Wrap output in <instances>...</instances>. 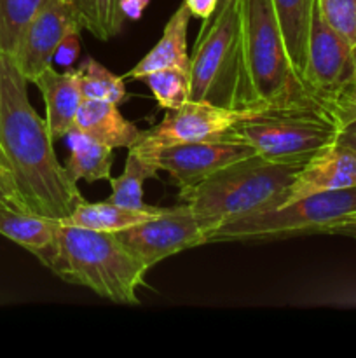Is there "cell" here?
<instances>
[{"label":"cell","mask_w":356,"mask_h":358,"mask_svg":"<svg viewBox=\"0 0 356 358\" xmlns=\"http://www.w3.org/2000/svg\"><path fill=\"white\" fill-rule=\"evenodd\" d=\"M27 84L13 56L0 52V149L21 208L63 220L84 198L58 163L54 138L45 119L31 107Z\"/></svg>","instance_id":"cell-1"},{"label":"cell","mask_w":356,"mask_h":358,"mask_svg":"<svg viewBox=\"0 0 356 358\" xmlns=\"http://www.w3.org/2000/svg\"><path fill=\"white\" fill-rule=\"evenodd\" d=\"M302 166L297 163H274L255 154L222 168L192 187L180 189L178 199L198 219L208 236L212 231L232 220L281 205L286 189Z\"/></svg>","instance_id":"cell-2"},{"label":"cell","mask_w":356,"mask_h":358,"mask_svg":"<svg viewBox=\"0 0 356 358\" xmlns=\"http://www.w3.org/2000/svg\"><path fill=\"white\" fill-rule=\"evenodd\" d=\"M192 101L237 112L260 110L248 70L243 0H232L215 20L202 23L188 66Z\"/></svg>","instance_id":"cell-3"},{"label":"cell","mask_w":356,"mask_h":358,"mask_svg":"<svg viewBox=\"0 0 356 358\" xmlns=\"http://www.w3.org/2000/svg\"><path fill=\"white\" fill-rule=\"evenodd\" d=\"M59 268L54 273L65 282L86 287L117 304H138L136 290L149 271L115 233L59 224Z\"/></svg>","instance_id":"cell-4"},{"label":"cell","mask_w":356,"mask_h":358,"mask_svg":"<svg viewBox=\"0 0 356 358\" xmlns=\"http://www.w3.org/2000/svg\"><path fill=\"white\" fill-rule=\"evenodd\" d=\"M248 70L262 108H316L330 114L293 69L272 0H243Z\"/></svg>","instance_id":"cell-5"},{"label":"cell","mask_w":356,"mask_h":358,"mask_svg":"<svg viewBox=\"0 0 356 358\" xmlns=\"http://www.w3.org/2000/svg\"><path fill=\"white\" fill-rule=\"evenodd\" d=\"M353 217H356V187L318 192L220 226L206 236L205 245L225 241L260 243L306 234H332L335 227L349 222Z\"/></svg>","instance_id":"cell-6"},{"label":"cell","mask_w":356,"mask_h":358,"mask_svg":"<svg viewBox=\"0 0 356 358\" xmlns=\"http://www.w3.org/2000/svg\"><path fill=\"white\" fill-rule=\"evenodd\" d=\"M341 128L334 115L316 108H260L244 114L227 135L267 161L306 164L337 143Z\"/></svg>","instance_id":"cell-7"},{"label":"cell","mask_w":356,"mask_h":358,"mask_svg":"<svg viewBox=\"0 0 356 358\" xmlns=\"http://www.w3.org/2000/svg\"><path fill=\"white\" fill-rule=\"evenodd\" d=\"M244 114L248 112L230 110V108L216 107L208 101L191 100L177 110H168L163 121L143 131L142 138L128 150L157 168V157L164 149L222 136Z\"/></svg>","instance_id":"cell-8"},{"label":"cell","mask_w":356,"mask_h":358,"mask_svg":"<svg viewBox=\"0 0 356 358\" xmlns=\"http://www.w3.org/2000/svg\"><path fill=\"white\" fill-rule=\"evenodd\" d=\"M355 69V48L332 30L314 3L304 83L335 117V103Z\"/></svg>","instance_id":"cell-9"},{"label":"cell","mask_w":356,"mask_h":358,"mask_svg":"<svg viewBox=\"0 0 356 358\" xmlns=\"http://www.w3.org/2000/svg\"><path fill=\"white\" fill-rule=\"evenodd\" d=\"M115 236L150 269L178 252L205 245L206 234L198 219L181 203L166 208L152 219L117 231Z\"/></svg>","instance_id":"cell-10"},{"label":"cell","mask_w":356,"mask_h":358,"mask_svg":"<svg viewBox=\"0 0 356 358\" xmlns=\"http://www.w3.org/2000/svg\"><path fill=\"white\" fill-rule=\"evenodd\" d=\"M255 149L243 140L223 133L222 136L181 143L164 149L157 157L159 171H166L178 189L192 187L222 168L255 156Z\"/></svg>","instance_id":"cell-11"},{"label":"cell","mask_w":356,"mask_h":358,"mask_svg":"<svg viewBox=\"0 0 356 358\" xmlns=\"http://www.w3.org/2000/svg\"><path fill=\"white\" fill-rule=\"evenodd\" d=\"M79 20L68 0H45L21 31L16 49L10 56L28 83L49 65L63 38L80 31Z\"/></svg>","instance_id":"cell-12"},{"label":"cell","mask_w":356,"mask_h":358,"mask_svg":"<svg viewBox=\"0 0 356 358\" xmlns=\"http://www.w3.org/2000/svg\"><path fill=\"white\" fill-rule=\"evenodd\" d=\"M349 187H356V150L337 142L304 164L295 180L286 189L281 205L318 192Z\"/></svg>","instance_id":"cell-13"},{"label":"cell","mask_w":356,"mask_h":358,"mask_svg":"<svg viewBox=\"0 0 356 358\" xmlns=\"http://www.w3.org/2000/svg\"><path fill=\"white\" fill-rule=\"evenodd\" d=\"M61 220L31 213L13 203L0 201V234L31 252L45 268L58 271Z\"/></svg>","instance_id":"cell-14"},{"label":"cell","mask_w":356,"mask_h":358,"mask_svg":"<svg viewBox=\"0 0 356 358\" xmlns=\"http://www.w3.org/2000/svg\"><path fill=\"white\" fill-rule=\"evenodd\" d=\"M80 69L58 72L52 65L42 70L31 83L40 90L45 103V122L52 138H63L75 126L84 96L79 86Z\"/></svg>","instance_id":"cell-15"},{"label":"cell","mask_w":356,"mask_h":358,"mask_svg":"<svg viewBox=\"0 0 356 358\" xmlns=\"http://www.w3.org/2000/svg\"><path fill=\"white\" fill-rule=\"evenodd\" d=\"M75 129L112 149H131L143 131L119 112L117 103L84 98L75 117Z\"/></svg>","instance_id":"cell-16"},{"label":"cell","mask_w":356,"mask_h":358,"mask_svg":"<svg viewBox=\"0 0 356 358\" xmlns=\"http://www.w3.org/2000/svg\"><path fill=\"white\" fill-rule=\"evenodd\" d=\"M191 16L187 6L181 3L168 20L161 41L126 73L124 79L138 80L145 73L163 69H180L188 72L191 58L187 55V28Z\"/></svg>","instance_id":"cell-17"},{"label":"cell","mask_w":356,"mask_h":358,"mask_svg":"<svg viewBox=\"0 0 356 358\" xmlns=\"http://www.w3.org/2000/svg\"><path fill=\"white\" fill-rule=\"evenodd\" d=\"M164 210L166 208H163V206H150L149 210H131L114 205L108 199L100 203H89L84 199L75 206L72 215L63 219V222L86 227V229L117 233V231L128 229V227L143 222V220L152 219V217L163 213Z\"/></svg>","instance_id":"cell-18"},{"label":"cell","mask_w":356,"mask_h":358,"mask_svg":"<svg viewBox=\"0 0 356 358\" xmlns=\"http://www.w3.org/2000/svg\"><path fill=\"white\" fill-rule=\"evenodd\" d=\"M314 3L316 0H272L290 59L302 80L306 72L307 42Z\"/></svg>","instance_id":"cell-19"},{"label":"cell","mask_w":356,"mask_h":358,"mask_svg":"<svg viewBox=\"0 0 356 358\" xmlns=\"http://www.w3.org/2000/svg\"><path fill=\"white\" fill-rule=\"evenodd\" d=\"M70 145V156L65 170L73 182L86 180L89 184L98 180H108L112 177L114 149L96 142L91 136L73 128L66 135Z\"/></svg>","instance_id":"cell-20"},{"label":"cell","mask_w":356,"mask_h":358,"mask_svg":"<svg viewBox=\"0 0 356 358\" xmlns=\"http://www.w3.org/2000/svg\"><path fill=\"white\" fill-rule=\"evenodd\" d=\"M75 10L80 28L87 30L98 41H110L117 37L126 23L122 9L124 0H68Z\"/></svg>","instance_id":"cell-21"},{"label":"cell","mask_w":356,"mask_h":358,"mask_svg":"<svg viewBox=\"0 0 356 358\" xmlns=\"http://www.w3.org/2000/svg\"><path fill=\"white\" fill-rule=\"evenodd\" d=\"M157 171L159 170L156 166L142 161L135 152L129 150L124 171L117 178H108V184L112 185V194L108 201L124 206V208L149 210L150 205L143 203V182L147 178L156 177Z\"/></svg>","instance_id":"cell-22"},{"label":"cell","mask_w":356,"mask_h":358,"mask_svg":"<svg viewBox=\"0 0 356 358\" xmlns=\"http://www.w3.org/2000/svg\"><path fill=\"white\" fill-rule=\"evenodd\" d=\"M138 80L149 86L150 93L156 98L157 105L163 110H177L191 101V84L188 72L180 69H163L145 73Z\"/></svg>","instance_id":"cell-23"},{"label":"cell","mask_w":356,"mask_h":358,"mask_svg":"<svg viewBox=\"0 0 356 358\" xmlns=\"http://www.w3.org/2000/svg\"><path fill=\"white\" fill-rule=\"evenodd\" d=\"M80 93L91 100H107L119 103L126 96L124 77L115 76L105 69L96 59H87L86 65L80 66L79 76Z\"/></svg>","instance_id":"cell-24"},{"label":"cell","mask_w":356,"mask_h":358,"mask_svg":"<svg viewBox=\"0 0 356 358\" xmlns=\"http://www.w3.org/2000/svg\"><path fill=\"white\" fill-rule=\"evenodd\" d=\"M45 0H0V52L13 55L21 31Z\"/></svg>","instance_id":"cell-25"},{"label":"cell","mask_w":356,"mask_h":358,"mask_svg":"<svg viewBox=\"0 0 356 358\" xmlns=\"http://www.w3.org/2000/svg\"><path fill=\"white\" fill-rule=\"evenodd\" d=\"M325 23L356 48V0H316Z\"/></svg>","instance_id":"cell-26"},{"label":"cell","mask_w":356,"mask_h":358,"mask_svg":"<svg viewBox=\"0 0 356 358\" xmlns=\"http://www.w3.org/2000/svg\"><path fill=\"white\" fill-rule=\"evenodd\" d=\"M335 119L339 124L344 126L348 122L356 119V48H355V69H353L351 77H349L348 84L342 90L341 96H339L337 103H335Z\"/></svg>","instance_id":"cell-27"},{"label":"cell","mask_w":356,"mask_h":358,"mask_svg":"<svg viewBox=\"0 0 356 358\" xmlns=\"http://www.w3.org/2000/svg\"><path fill=\"white\" fill-rule=\"evenodd\" d=\"M79 49H80L79 31H72V34H68L65 38H63L61 44H59L58 49H56L52 59H54L58 65H63L66 66V69H70V65H72V63L77 59V56H79Z\"/></svg>","instance_id":"cell-28"},{"label":"cell","mask_w":356,"mask_h":358,"mask_svg":"<svg viewBox=\"0 0 356 358\" xmlns=\"http://www.w3.org/2000/svg\"><path fill=\"white\" fill-rule=\"evenodd\" d=\"M184 3L187 6V9L191 10L192 16L206 21L213 16L218 0H184Z\"/></svg>","instance_id":"cell-29"},{"label":"cell","mask_w":356,"mask_h":358,"mask_svg":"<svg viewBox=\"0 0 356 358\" xmlns=\"http://www.w3.org/2000/svg\"><path fill=\"white\" fill-rule=\"evenodd\" d=\"M339 143H344V145L351 147V149L356 150V119L355 121L348 122L341 128V133H339Z\"/></svg>","instance_id":"cell-30"},{"label":"cell","mask_w":356,"mask_h":358,"mask_svg":"<svg viewBox=\"0 0 356 358\" xmlns=\"http://www.w3.org/2000/svg\"><path fill=\"white\" fill-rule=\"evenodd\" d=\"M149 0H124L122 3V9H124V14L128 20H138L142 16L143 9L147 7Z\"/></svg>","instance_id":"cell-31"},{"label":"cell","mask_w":356,"mask_h":358,"mask_svg":"<svg viewBox=\"0 0 356 358\" xmlns=\"http://www.w3.org/2000/svg\"><path fill=\"white\" fill-rule=\"evenodd\" d=\"M0 201H7L20 206V203H17V198H16V192H14V187L2 177V175H0Z\"/></svg>","instance_id":"cell-32"},{"label":"cell","mask_w":356,"mask_h":358,"mask_svg":"<svg viewBox=\"0 0 356 358\" xmlns=\"http://www.w3.org/2000/svg\"><path fill=\"white\" fill-rule=\"evenodd\" d=\"M0 175H2L3 178H6L7 182H10V185L14 187V182H13V175H10V170H9V164H7V159L6 156H3L2 149H0ZM14 192H16V189H14Z\"/></svg>","instance_id":"cell-33"},{"label":"cell","mask_w":356,"mask_h":358,"mask_svg":"<svg viewBox=\"0 0 356 358\" xmlns=\"http://www.w3.org/2000/svg\"><path fill=\"white\" fill-rule=\"evenodd\" d=\"M332 234H342V236H349L353 238V240H356V224H344V226H339Z\"/></svg>","instance_id":"cell-34"},{"label":"cell","mask_w":356,"mask_h":358,"mask_svg":"<svg viewBox=\"0 0 356 358\" xmlns=\"http://www.w3.org/2000/svg\"><path fill=\"white\" fill-rule=\"evenodd\" d=\"M230 2H232V0H218V3H216V9H215V13H213V16H212V17H209V20H206V21H205V23H208V21L215 20V17H216V16H218V14H220V13H222V10H223V9H225V7H227V6H229V3H230Z\"/></svg>","instance_id":"cell-35"},{"label":"cell","mask_w":356,"mask_h":358,"mask_svg":"<svg viewBox=\"0 0 356 358\" xmlns=\"http://www.w3.org/2000/svg\"><path fill=\"white\" fill-rule=\"evenodd\" d=\"M346 224H356V217H353V219L349 220V222H346ZM342 226H344V224H342ZM335 229H337V227H335ZM335 229H334V231H335Z\"/></svg>","instance_id":"cell-36"},{"label":"cell","mask_w":356,"mask_h":358,"mask_svg":"<svg viewBox=\"0 0 356 358\" xmlns=\"http://www.w3.org/2000/svg\"><path fill=\"white\" fill-rule=\"evenodd\" d=\"M9 184H10V182H9Z\"/></svg>","instance_id":"cell-37"}]
</instances>
